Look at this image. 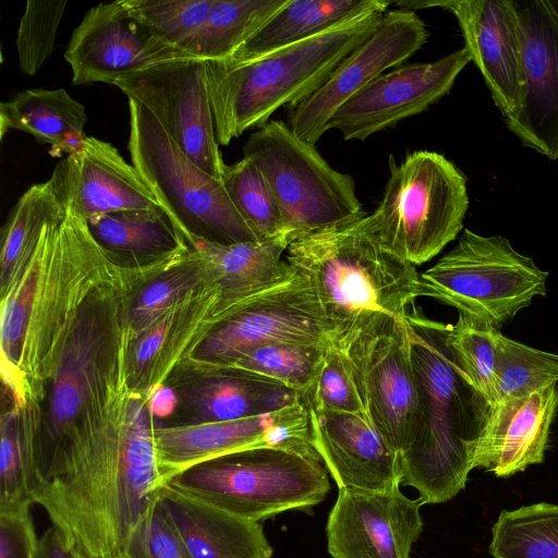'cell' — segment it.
<instances>
[{"instance_id": "f1b7e54d", "label": "cell", "mask_w": 558, "mask_h": 558, "mask_svg": "<svg viewBox=\"0 0 558 558\" xmlns=\"http://www.w3.org/2000/svg\"><path fill=\"white\" fill-rule=\"evenodd\" d=\"M387 0H288L234 54L246 61L320 34L374 10H388Z\"/></svg>"}, {"instance_id": "603a6c76", "label": "cell", "mask_w": 558, "mask_h": 558, "mask_svg": "<svg viewBox=\"0 0 558 558\" xmlns=\"http://www.w3.org/2000/svg\"><path fill=\"white\" fill-rule=\"evenodd\" d=\"M307 408L314 448L339 489L386 492L401 485L400 456L365 414Z\"/></svg>"}, {"instance_id": "9a60e30c", "label": "cell", "mask_w": 558, "mask_h": 558, "mask_svg": "<svg viewBox=\"0 0 558 558\" xmlns=\"http://www.w3.org/2000/svg\"><path fill=\"white\" fill-rule=\"evenodd\" d=\"M239 304L208 278L140 332L130 333L126 373L131 392L147 399L167 384Z\"/></svg>"}, {"instance_id": "4dcf8cb0", "label": "cell", "mask_w": 558, "mask_h": 558, "mask_svg": "<svg viewBox=\"0 0 558 558\" xmlns=\"http://www.w3.org/2000/svg\"><path fill=\"white\" fill-rule=\"evenodd\" d=\"M41 405L11 404L0 423V510L33 505L35 486V444Z\"/></svg>"}, {"instance_id": "6da1fadb", "label": "cell", "mask_w": 558, "mask_h": 558, "mask_svg": "<svg viewBox=\"0 0 558 558\" xmlns=\"http://www.w3.org/2000/svg\"><path fill=\"white\" fill-rule=\"evenodd\" d=\"M155 418L132 393L111 417L69 441L32 492L73 558H126L162 486Z\"/></svg>"}, {"instance_id": "7bdbcfd3", "label": "cell", "mask_w": 558, "mask_h": 558, "mask_svg": "<svg viewBox=\"0 0 558 558\" xmlns=\"http://www.w3.org/2000/svg\"><path fill=\"white\" fill-rule=\"evenodd\" d=\"M126 558H190L158 499L135 535Z\"/></svg>"}, {"instance_id": "7402d4cb", "label": "cell", "mask_w": 558, "mask_h": 558, "mask_svg": "<svg viewBox=\"0 0 558 558\" xmlns=\"http://www.w3.org/2000/svg\"><path fill=\"white\" fill-rule=\"evenodd\" d=\"M64 207L88 220L104 214L161 208L133 165L108 142L86 136L50 177Z\"/></svg>"}, {"instance_id": "7c38bea8", "label": "cell", "mask_w": 558, "mask_h": 558, "mask_svg": "<svg viewBox=\"0 0 558 558\" xmlns=\"http://www.w3.org/2000/svg\"><path fill=\"white\" fill-rule=\"evenodd\" d=\"M112 84L144 106L197 167L222 179L227 165L216 136L206 60L160 62Z\"/></svg>"}, {"instance_id": "4316f807", "label": "cell", "mask_w": 558, "mask_h": 558, "mask_svg": "<svg viewBox=\"0 0 558 558\" xmlns=\"http://www.w3.org/2000/svg\"><path fill=\"white\" fill-rule=\"evenodd\" d=\"M289 244L279 236L232 244L195 239L190 246L203 262L208 278L232 301L242 303L295 272L282 257Z\"/></svg>"}, {"instance_id": "74e56055", "label": "cell", "mask_w": 558, "mask_h": 558, "mask_svg": "<svg viewBox=\"0 0 558 558\" xmlns=\"http://www.w3.org/2000/svg\"><path fill=\"white\" fill-rule=\"evenodd\" d=\"M207 279L203 262L190 246L179 264L143 286L133 296L129 310L130 333L140 332Z\"/></svg>"}, {"instance_id": "b9f144b4", "label": "cell", "mask_w": 558, "mask_h": 558, "mask_svg": "<svg viewBox=\"0 0 558 558\" xmlns=\"http://www.w3.org/2000/svg\"><path fill=\"white\" fill-rule=\"evenodd\" d=\"M303 400L324 411L366 415L347 357L335 345L328 348L315 386Z\"/></svg>"}, {"instance_id": "60d3db41", "label": "cell", "mask_w": 558, "mask_h": 558, "mask_svg": "<svg viewBox=\"0 0 558 558\" xmlns=\"http://www.w3.org/2000/svg\"><path fill=\"white\" fill-rule=\"evenodd\" d=\"M68 1L28 0L16 33L19 68L33 76L51 56Z\"/></svg>"}, {"instance_id": "8fae6325", "label": "cell", "mask_w": 558, "mask_h": 558, "mask_svg": "<svg viewBox=\"0 0 558 558\" xmlns=\"http://www.w3.org/2000/svg\"><path fill=\"white\" fill-rule=\"evenodd\" d=\"M332 327L311 283L296 271L240 303L208 336L181 372L197 374L276 341L333 345Z\"/></svg>"}, {"instance_id": "1f68e13d", "label": "cell", "mask_w": 558, "mask_h": 558, "mask_svg": "<svg viewBox=\"0 0 558 558\" xmlns=\"http://www.w3.org/2000/svg\"><path fill=\"white\" fill-rule=\"evenodd\" d=\"M328 348L306 342H269L244 352L227 364L197 374L240 371L279 383L305 398L315 386Z\"/></svg>"}, {"instance_id": "30bf717a", "label": "cell", "mask_w": 558, "mask_h": 558, "mask_svg": "<svg viewBox=\"0 0 558 558\" xmlns=\"http://www.w3.org/2000/svg\"><path fill=\"white\" fill-rule=\"evenodd\" d=\"M548 271L501 235L464 229L457 245L421 272L422 296L498 328L547 293Z\"/></svg>"}, {"instance_id": "f546056e", "label": "cell", "mask_w": 558, "mask_h": 558, "mask_svg": "<svg viewBox=\"0 0 558 558\" xmlns=\"http://www.w3.org/2000/svg\"><path fill=\"white\" fill-rule=\"evenodd\" d=\"M86 222L100 247L122 263L156 260L190 248L162 208L120 210Z\"/></svg>"}, {"instance_id": "ee69618b", "label": "cell", "mask_w": 558, "mask_h": 558, "mask_svg": "<svg viewBox=\"0 0 558 558\" xmlns=\"http://www.w3.org/2000/svg\"><path fill=\"white\" fill-rule=\"evenodd\" d=\"M38 543L31 505L0 510V558H37Z\"/></svg>"}, {"instance_id": "5bb4252c", "label": "cell", "mask_w": 558, "mask_h": 558, "mask_svg": "<svg viewBox=\"0 0 558 558\" xmlns=\"http://www.w3.org/2000/svg\"><path fill=\"white\" fill-rule=\"evenodd\" d=\"M154 437L162 485L191 466L254 447L276 446L318 453L304 400L234 421L156 424Z\"/></svg>"}, {"instance_id": "52a82bcc", "label": "cell", "mask_w": 558, "mask_h": 558, "mask_svg": "<svg viewBox=\"0 0 558 558\" xmlns=\"http://www.w3.org/2000/svg\"><path fill=\"white\" fill-rule=\"evenodd\" d=\"M365 227L384 247L413 264L437 256L462 231L469 209L466 178L444 155L416 150L397 163Z\"/></svg>"}, {"instance_id": "277c9868", "label": "cell", "mask_w": 558, "mask_h": 558, "mask_svg": "<svg viewBox=\"0 0 558 558\" xmlns=\"http://www.w3.org/2000/svg\"><path fill=\"white\" fill-rule=\"evenodd\" d=\"M365 216L306 234L286 252L290 266L313 287L333 345L342 351L405 318L422 296L416 266L371 235Z\"/></svg>"}, {"instance_id": "4fadbf2b", "label": "cell", "mask_w": 558, "mask_h": 558, "mask_svg": "<svg viewBox=\"0 0 558 558\" xmlns=\"http://www.w3.org/2000/svg\"><path fill=\"white\" fill-rule=\"evenodd\" d=\"M428 37L426 24L415 11L388 10L374 33L339 63L326 82L289 111L288 126L300 140L315 145L348 99L387 70L409 60Z\"/></svg>"}, {"instance_id": "2e32d148", "label": "cell", "mask_w": 558, "mask_h": 558, "mask_svg": "<svg viewBox=\"0 0 558 558\" xmlns=\"http://www.w3.org/2000/svg\"><path fill=\"white\" fill-rule=\"evenodd\" d=\"M342 352L368 421L401 456L409 446L418 408L405 318L359 338Z\"/></svg>"}, {"instance_id": "83f0119b", "label": "cell", "mask_w": 558, "mask_h": 558, "mask_svg": "<svg viewBox=\"0 0 558 558\" xmlns=\"http://www.w3.org/2000/svg\"><path fill=\"white\" fill-rule=\"evenodd\" d=\"M87 113L84 105L65 89L33 88L0 104V137L12 130L31 134L50 145V155L60 157L81 148Z\"/></svg>"}, {"instance_id": "ac0fdd59", "label": "cell", "mask_w": 558, "mask_h": 558, "mask_svg": "<svg viewBox=\"0 0 558 558\" xmlns=\"http://www.w3.org/2000/svg\"><path fill=\"white\" fill-rule=\"evenodd\" d=\"M471 61L465 47L433 62L393 68L348 99L331 117L326 131L344 141H365L401 120L426 111L449 94Z\"/></svg>"}, {"instance_id": "ab89813d", "label": "cell", "mask_w": 558, "mask_h": 558, "mask_svg": "<svg viewBox=\"0 0 558 558\" xmlns=\"http://www.w3.org/2000/svg\"><path fill=\"white\" fill-rule=\"evenodd\" d=\"M132 13L173 47L193 54L215 0H124ZM194 56V54H193Z\"/></svg>"}, {"instance_id": "ba28073f", "label": "cell", "mask_w": 558, "mask_h": 558, "mask_svg": "<svg viewBox=\"0 0 558 558\" xmlns=\"http://www.w3.org/2000/svg\"><path fill=\"white\" fill-rule=\"evenodd\" d=\"M128 102L132 165L189 245L195 239L221 244L259 241L222 181L197 167L144 106L132 98Z\"/></svg>"}, {"instance_id": "9c48e42d", "label": "cell", "mask_w": 558, "mask_h": 558, "mask_svg": "<svg viewBox=\"0 0 558 558\" xmlns=\"http://www.w3.org/2000/svg\"><path fill=\"white\" fill-rule=\"evenodd\" d=\"M243 156L263 171L290 243L366 215L353 178L333 169L315 145L300 140L284 122L271 120L253 132Z\"/></svg>"}, {"instance_id": "d590c367", "label": "cell", "mask_w": 558, "mask_h": 558, "mask_svg": "<svg viewBox=\"0 0 558 558\" xmlns=\"http://www.w3.org/2000/svg\"><path fill=\"white\" fill-rule=\"evenodd\" d=\"M221 181L233 205L259 241L284 236L271 190L253 159L243 156L235 163L227 165Z\"/></svg>"}, {"instance_id": "bcb514c9", "label": "cell", "mask_w": 558, "mask_h": 558, "mask_svg": "<svg viewBox=\"0 0 558 558\" xmlns=\"http://www.w3.org/2000/svg\"><path fill=\"white\" fill-rule=\"evenodd\" d=\"M37 558H73L50 526L39 537Z\"/></svg>"}, {"instance_id": "d6986e66", "label": "cell", "mask_w": 558, "mask_h": 558, "mask_svg": "<svg viewBox=\"0 0 558 558\" xmlns=\"http://www.w3.org/2000/svg\"><path fill=\"white\" fill-rule=\"evenodd\" d=\"M399 8H440L458 21L464 47L504 120L518 117L526 97L522 41L512 0L399 1Z\"/></svg>"}, {"instance_id": "8d00e7d4", "label": "cell", "mask_w": 558, "mask_h": 558, "mask_svg": "<svg viewBox=\"0 0 558 558\" xmlns=\"http://www.w3.org/2000/svg\"><path fill=\"white\" fill-rule=\"evenodd\" d=\"M500 335L498 327L459 313L457 323L450 325L447 338L458 362L489 405L496 380Z\"/></svg>"}, {"instance_id": "d6a6232c", "label": "cell", "mask_w": 558, "mask_h": 558, "mask_svg": "<svg viewBox=\"0 0 558 558\" xmlns=\"http://www.w3.org/2000/svg\"><path fill=\"white\" fill-rule=\"evenodd\" d=\"M288 0H215L193 54L226 60L245 44Z\"/></svg>"}, {"instance_id": "3957f363", "label": "cell", "mask_w": 558, "mask_h": 558, "mask_svg": "<svg viewBox=\"0 0 558 558\" xmlns=\"http://www.w3.org/2000/svg\"><path fill=\"white\" fill-rule=\"evenodd\" d=\"M418 408L414 429L400 456L401 483L424 504H439L464 488L489 403L448 344L449 324L415 308L405 317Z\"/></svg>"}, {"instance_id": "484cf974", "label": "cell", "mask_w": 558, "mask_h": 558, "mask_svg": "<svg viewBox=\"0 0 558 558\" xmlns=\"http://www.w3.org/2000/svg\"><path fill=\"white\" fill-rule=\"evenodd\" d=\"M194 422H227L262 415L294 404L303 398L274 380L222 369L196 374L178 391Z\"/></svg>"}, {"instance_id": "7a4b0ae2", "label": "cell", "mask_w": 558, "mask_h": 558, "mask_svg": "<svg viewBox=\"0 0 558 558\" xmlns=\"http://www.w3.org/2000/svg\"><path fill=\"white\" fill-rule=\"evenodd\" d=\"M117 264L64 206L25 243L0 288L1 377L12 405L43 403L61 343Z\"/></svg>"}, {"instance_id": "cb8c5ba5", "label": "cell", "mask_w": 558, "mask_h": 558, "mask_svg": "<svg viewBox=\"0 0 558 558\" xmlns=\"http://www.w3.org/2000/svg\"><path fill=\"white\" fill-rule=\"evenodd\" d=\"M557 409L558 385L492 404L474 466L507 477L542 463Z\"/></svg>"}, {"instance_id": "44dd1931", "label": "cell", "mask_w": 558, "mask_h": 558, "mask_svg": "<svg viewBox=\"0 0 558 558\" xmlns=\"http://www.w3.org/2000/svg\"><path fill=\"white\" fill-rule=\"evenodd\" d=\"M519 22L526 97L514 119L505 121L520 142L558 159V0H512Z\"/></svg>"}, {"instance_id": "8992f818", "label": "cell", "mask_w": 558, "mask_h": 558, "mask_svg": "<svg viewBox=\"0 0 558 558\" xmlns=\"http://www.w3.org/2000/svg\"><path fill=\"white\" fill-rule=\"evenodd\" d=\"M318 453L260 446L191 466L166 484L245 520L310 509L330 489Z\"/></svg>"}, {"instance_id": "f35d334b", "label": "cell", "mask_w": 558, "mask_h": 558, "mask_svg": "<svg viewBox=\"0 0 558 558\" xmlns=\"http://www.w3.org/2000/svg\"><path fill=\"white\" fill-rule=\"evenodd\" d=\"M62 206L51 178L33 184L22 194L1 232V287L9 281L25 243Z\"/></svg>"}, {"instance_id": "836d02e7", "label": "cell", "mask_w": 558, "mask_h": 558, "mask_svg": "<svg viewBox=\"0 0 558 558\" xmlns=\"http://www.w3.org/2000/svg\"><path fill=\"white\" fill-rule=\"evenodd\" d=\"M493 558H558V506L541 502L500 512L493 526Z\"/></svg>"}, {"instance_id": "e0dca14e", "label": "cell", "mask_w": 558, "mask_h": 558, "mask_svg": "<svg viewBox=\"0 0 558 558\" xmlns=\"http://www.w3.org/2000/svg\"><path fill=\"white\" fill-rule=\"evenodd\" d=\"M185 58L197 57L155 34L124 0L90 8L72 32L64 51L74 85L112 84L128 73Z\"/></svg>"}, {"instance_id": "ffe728a7", "label": "cell", "mask_w": 558, "mask_h": 558, "mask_svg": "<svg viewBox=\"0 0 558 558\" xmlns=\"http://www.w3.org/2000/svg\"><path fill=\"white\" fill-rule=\"evenodd\" d=\"M420 499L399 487L386 492L339 489L327 521L332 558H410L423 531Z\"/></svg>"}, {"instance_id": "d4e9b609", "label": "cell", "mask_w": 558, "mask_h": 558, "mask_svg": "<svg viewBox=\"0 0 558 558\" xmlns=\"http://www.w3.org/2000/svg\"><path fill=\"white\" fill-rule=\"evenodd\" d=\"M159 500L190 558H271L259 522L242 519L163 484Z\"/></svg>"}, {"instance_id": "e575fe53", "label": "cell", "mask_w": 558, "mask_h": 558, "mask_svg": "<svg viewBox=\"0 0 558 558\" xmlns=\"http://www.w3.org/2000/svg\"><path fill=\"white\" fill-rule=\"evenodd\" d=\"M553 385H558V354L500 335L492 404L523 397Z\"/></svg>"}, {"instance_id": "5b68a950", "label": "cell", "mask_w": 558, "mask_h": 558, "mask_svg": "<svg viewBox=\"0 0 558 558\" xmlns=\"http://www.w3.org/2000/svg\"><path fill=\"white\" fill-rule=\"evenodd\" d=\"M387 11H369L256 59L206 60L219 145L262 128L279 108L291 110L310 97L374 33Z\"/></svg>"}, {"instance_id": "f6af8a7d", "label": "cell", "mask_w": 558, "mask_h": 558, "mask_svg": "<svg viewBox=\"0 0 558 558\" xmlns=\"http://www.w3.org/2000/svg\"><path fill=\"white\" fill-rule=\"evenodd\" d=\"M180 402L179 393L168 384L155 388L147 398L153 417L166 418L172 415Z\"/></svg>"}]
</instances>
